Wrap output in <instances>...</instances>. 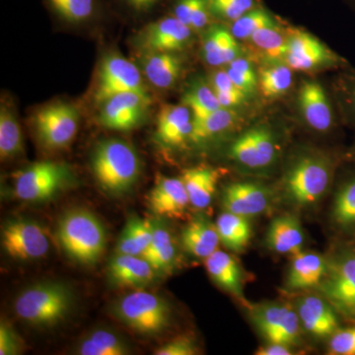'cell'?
Here are the masks:
<instances>
[{
	"mask_svg": "<svg viewBox=\"0 0 355 355\" xmlns=\"http://www.w3.org/2000/svg\"><path fill=\"white\" fill-rule=\"evenodd\" d=\"M24 153L22 132L15 113L2 104L0 108V157L2 160L17 157Z\"/></svg>",
	"mask_w": 355,
	"mask_h": 355,
	"instance_id": "34",
	"label": "cell"
},
{
	"mask_svg": "<svg viewBox=\"0 0 355 355\" xmlns=\"http://www.w3.org/2000/svg\"><path fill=\"white\" fill-rule=\"evenodd\" d=\"M114 316L132 330L144 335H157L167 328L170 309L164 299L146 291H135L116 301Z\"/></svg>",
	"mask_w": 355,
	"mask_h": 355,
	"instance_id": "5",
	"label": "cell"
},
{
	"mask_svg": "<svg viewBox=\"0 0 355 355\" xmlns=\"http://www.w3.org/2000/svg\"><path fill=\"white\" fill-rule=\"evenodd\" d=\"M58 237L65 254L83 265H94L106 249V230L102 222L83 209L70 210L60 218Z\"/></svg>",
	"mask_w": 355,
	"mask_h": 355,
	"instance_id": "2",
	"label": "cell"
},
{
	"mask_svg": "<svg viewBox=\"0 0 355 355\" xmlns=\"http://www.w3.org/2000/svg\"><path fill=\"white\" fill-rule=\"evenodd\" d=\"M328 261L321 254L313 252H298L293 254L286 288L288 291H300L319 286L326 275Z\"/></svg>",
	"mask_w": 355,
	"mask_h": 355,
	"instance_id": "22",
	"label": "cell"
},
{
	"mask_svg": "<svg viewBox=\"0 0 355 355\" xmlns=\"http://www.w3.org/2000/svg\"><path fill=\"white\" fill-rule=\"evenodd\" d=\"M150 105L148 93L125 92L112 96L99 105L100 123L114 132H130L144 121Z\"/></svg>",
	"mask_w": 355,
	"mask_h": 355,
	"instance_id": "14",
	"label": "cell"
},
{
	"mask_svg": "<svg viewBox=\"0 0 355 355\" xmlns=\"http://www.w3.org/2000/svg\"><path fill=\"white\" fill-rule=\"evenodd\" d=\"M291 67L286 62L266 64L260 70L259 86L266 98H275L286 94L293 81Z\"/></svg>",
	"mask_w": 355,
	"mask_h": 355,
	"instance_id": "37",
	"label": "cell"
},
{
	"mask_svg": "<svg viewBox=\"0 0 355 355\" xmlns=\"http://www.w3.org/2000/svg\"><path fill=\"white\" fill-rule=\"evenodd\" d=\"M181 179L188 191L191 205L200 209L209 207L216 193L218 171L214 168L198 166L184 170Z\"/></svg>",
	"mask_w": 355,
	"mask_h": 355,
	"instance_id": "28",
	"label": "cell"
},
{
	"mask_svg": "<svg viewBox=\"0 0 355 355\" xmlns=\"http://www.w3.org/2000/svg\"><path fill=\"white\" fill-rule=\"evenodd\" d=\"M220 242L233 252H242L252 237L249 218L232 212L224 211L216 222Z\"/></svg>",
	"mask_w": 355,
	"mask_h": 355,
	"instance_id": "31",
	"label": "cell"
},
{
	"mask_svg": "<svg viewBox=\"0 0 355 355\" xmlns=\"http://www.w3.org/2000/svg\"><path fill=\"white\" fill-rule=\"evenodd\" d=\"M349 155H350V158H352V160H354L355 162V142H354V147H352V153H350Z\"/></svg>",
	"mask_w": 355,
	"mask_h": 355,
	"instance_id": "53",
	"label": "cell"
},
{
	"mask_svg": "<svg viewBox=\"0 0 355 355\" xmlns=\"http://www.w3.org/2000/svg\"><path fill=\"white\" fill-rule=\"evenodd\" d=\"M46 230L29 219H13L1 231V246L14 260L32 261L43 258L50 250Z\"/></svg>",
	"mask_w": 355,
	"mask_h": 355,
	"instance_id": "10",
	"label": "cell"
},
{
	"mask_svg": "<svg viewBox=\"0 0 355 355\" xmlns=\"http://www.w3.org/2000/svg\"><path fill=\"white\" fill-rule=\"evenodd\" d=\"M73 304L71 291L62 282H44L28 287L14 301L16 316L35 327L62 322Z\"/></svg>",
	"mask_w": 355,
	"mask_h": 355,
	"instance_id": "3",
	"label": "cell"
},
{
	"mask_svg": "<svg viewBox=\"0 0 355 355\" xmlns=\"http://www.w3.org/2000/svg\"><path fill=\"white\" fill-rule=\"evenodd\" d=\"M193 114L188 107L167 104L161 107L156 125V140L165 147H178L191 139Z\"/></svg>",
	"mask_w": 355,
	"mask_h": 355,
	"instance_id": "20",
	"label": "cell"
},
{
	"mask_svg": "<svg viewBox=\"0 0 355 355\" xmlns=\"http://www.w3.org/2000/svg\"><path fill=\"white\" fill-rule=\"evenodd\" d=\"M258 355H291V347L286 345H280V343H268L266 347H261L257 352Z\"/></svg>",
	"mask_w": 355,
	"mask_h": 355,
	"instance_id": "51",
	"label": "cell"
},
{
	"mask_svg": "<svg viewBox=\"0 0 355 355\" xmlns=\"http://www.w3.org/2000/svg\"><path fill=\"white\" fill-rule=\"evenodd\" d=\"M222 202L226 211L249 218L266 212L272 198L270 191L261 184L238 182L226 187Z\"/></svg>",
	"mask_w": 355,
	"mask_h": 355,
	"instance_id": "16",
	"label": "cell"
},
{
	"mask_svg": "<svg viewBox=\"0 0 355 355\" xmlns=\"http://www.w3.org/2000/svg\"><path fill=\"white\" fill-rule=\"evenodd\" d=\"M252 320L261 335L268 343L297 345L301 323L297 312L280 303L268 302L257 305L251 312Z\"/></svg>",
	"mask_w": 355,
	"mask_h": 355,
	"instance_id": "11",
	"label": "cell"
},
{
	"mask_svg": "<svg viewBox=\"0 0 355 355\" xmlns=\"http://www.w3.org/2000/svg\"><path fill=\"white\" fill-rule=\"evenodd\" d=\"M148 205L159 216L182 218L191 205L183 180L159 176L149 193Z\"/></svg>",
	"mask_w": 355,
	"mask_h": 355,
	"instance_id": "18",
	"label": "cell"
},
{
	"mask_svg": "<svg viewBox=\"0 0 355 355\" xmlns=\"http://www.w3.org/2000/svg\"><path fill=\"white\" fill-rule=\"evenodd\" d=\"M229 154L243 167L263 169L275 162L279 154V144L268 125H257L234 140Z\"/></svg>",
	"mask_w": 355,
	"mask_h": 355,
	"instance_id": "13",
	"label": "cell"
},
{
	"mask_svg": "<svg viewBox=\"0 0 355 355\" xmlns=\"http://www.w3.org/2000/svg\"><path fill=\"white\" fill-rule=\"evenodd\" d=\"M108 272L116 286L141 288L153 282L156 272L144 257L116 254L110 261Z\"/></svg>",
	"mask_w": 355,
	"mask_h": 355,
	"instance_id": "21",
	"label": "cell"
},
{
	"mask_svg": "<svg viewBox=\"0 0 355 355\" xmlns=\"http://www.w3.org/2000/svg\"><path fill=\"white\" fill-rule=\"evenodd\" d=\"M22 343L10 324L1 321L0 324V355L19 354Z\"/></svg>",
	"mask_w": 355,
	"mask_h": 355,
	"instance_id": "46",
	"label": "cell"
},
{
	"mask_svg": "<svg viewBox=\"0 0 355 355\" xmlns=\"http://www.w3.org/2000/svg\"><path fill=\"white\" fill-rule=\"evenodd\" d=\"M142 257L156 272H171L176 265L177 248L167 228L154 224L153 241Z\"/></svg>",
	"mask_w": 355,
	"mask_h": 355,
	"instance_id": "29",
	"label": "cell"
},
{
	"mask_svg": "<svg viewBox=\"0 0 355 355\" xmlns=\"http://www.w3.org/2000/svg\"><path fill=\"white\" fill-rule=\"evenodd\" d=\"M123 6L135 14H146L153 11L163 0H120Z\"/></svg>",
	"mask_w": 355,
	"mask_h": 355,
	"instance_id": "49",
	"label": "cell"
},
{
	"mask_svg": "<svg viewBox=\"0 0 355 355\" xmlns=\"http://www.w3.org/2000/svg\"><path fill=\"white\" fill-rule=\"evenodd\" d=\"M142 70L146 78L159 89H169L176 84L183 70V62L175 53H144Z\"/></svg>",
	"mask_w": 355,
	"mask_h": 355,
	"instance_id": "25",
	"label": "cell"
},
{
	"mask_svg": "<svg viewBox=\"0 0 355 355\" xmlns=\"http://www.w3.org/2000/svg\"><path fill=\"white\" fill-rule=\"evenodd\" d=\"M266 242L279 254H297L304 244V232L297 217L282 214L275 217L266 232Z\"/></svg>",
	"mask_w": 355,
	"mask_h": 355,
	"instance_id": "23",
	"label": "cell"
},
{
	"mask_svg": "<svg viewBox=\"0 0 355 355\" xmlns=\"http://www.w3.org/2000/svg\"><path fill=\"white\" fill-rule=\"evenodd\" d=\"M70 179L67 165L53 161H42L28 166L15 175L14 193L27 202L51 200Z\"/></svg>",
	"mask_w": 355,
	"mask_h": 355,
	"instance_id": "7",
	"label": "cell"
},
{
	"mask_svg": "<svg viewBox=\"0 0 355 355\" xmlns=\"http://www.w3.org/2000/svg\"><path fill=\"white\" fill-rule=\"evenodd\" d=\"M279 23L275 16L261 4L232 22L230 31L237 40H249L257 30Z\"/></svg>",
	"mask_w": 355,
	"mask_h": 355,
	"instance_id": "41",
	"label": "cell"
},
{
	"mask_svg": "<svg viewBox=\"0 0 355 355\" xmlns=\"http://www.w3.org/2000/svg\"><path fill=\"white\" fill-rule=\"evenodd\" d=\"M212 86L214 92H228V91L236 90L239 89L231 80L230 76H228L227 71L225 70H220L217 71L212 76Z\"/></svg>",
	"mask_w": 355,
	"mask_h": 355,
	"instance_id": "50",
	"label": "cell"
},
{
	"mask_svg": "<svg viewBox=\"0 0 355 355\" xmlns=\"http://www.w3.org/2000/svg\"><path fill=\"white\" fill-rule=\"evenodd\" d=\"M257 6V0H210L212 17L230 22H234Z\"/></svg>",
	"mask_w": 355,
	"mask_h": 355,
	"instance_id": "42",
	"label": "cell"
},
{
	"mask_svg": "<svg viewBox=\"0 0 355 355\" xmlns=\"http://www.w3.org/2000/svg\"><path fill=\"white\" fill-rule=\"evenodd\" d=\"M172 15L191 30L200 31L207 27L212 16L210 0H174Z\"/></svg>",
	"mask_w": 355,
	"mask_h": 355,
	"instance_id": "39",
	"label": "cell"
},
{
	"mask_svg": "<svg viewBox=\"0 0 355 355\" xmlns=\"http://www.w3.org/2000/svg\"><path fill=\"white\" fill-rule=\"evenodd\" d=\"M205 266L209 277L217 286L236 297H244L242 268L231 254L216 250L205 259Z\"/></svg>",
	"mask_w": 355,
	"mask_h": 355,
	"instance_id": "24",
	"label": "cell"
},
{
	"mask_svg": "<svg viewBox=\"0 0 355 355\" xmlns=\"http://www.w3.org/2000/svg\"><path fill=\"white\" fill-rule=\"evenodd\" d=\"M125 92L147 93L141 72L118 53L106 55L100 64L94 100L101 105L112 96Z\"/></svg>",
	"mask_w": 355,
	"mask_h": 355,
	"instance_id": "9",
	"label": "cell"
},
{
	"mask_svg": "<svg viewBox=\"0 0 355 355\" xmlns=\"http://www.w3.org/2000/svg\"><path fill=\"white\" fill-rule=\"evenodd\" d=\"M329 352L334 355H355V324L340 329L331 336Z\"/></svg>",
	"mask_w": 355,
	"mask_h": 355,
	"instance_id": "43",
	"label": "cell"
},
{
	"mask_svg": "<svg viewBox=\"0 0 355 355\" xmlns=\"http://www.w3.org/2000/svg\"><path fill=\"white\" fill-rule=\"evenodd\" d=\"M349 2L350 4H352V6L355 8V0H349Z\"/></svg>",
	"mask_w": 355,
	"mask_h": 355,
	"instance_id": "54",
	"label": "cell"
},
{
	"mask_svg": "<svg viewBox=\"0 0 355 355\" xmlns=\"http://www.w3.org/2000/svg\"><path fill=\"white\" fill-rule=\"evenodd\" d=\"M228 76H230L231 80L237 86L240 90L243 91L245 94L249 96L256 90L258 85V79L251 78V77L245 76L241 72L233 69L232 67H228L226 69Z\"/></svg>",
	"mask_w": 355,
	"mask_h": 355,
	"instance_id": "47",
	"label": "cell"
},
{
	"mask_svg": "<svg viewBox=\"0 0 355 355\" xmlns=\"http://www.w3.org/2000/svg\"><path fill=\"white\" fill-rule=\"evenodd\" d=\"M300 113L308 125L317 132H327L334 127L333 107L323 86L315 80L304 81L298 95Z\"/></svg>",
	"mask_w": 355,
	"mask_h": 355,
	"instance_id": "17",
	"label": "cell"
},
{
	"mask_svg": "<svg viewBox=\"0 0 355 355\" xmlns=\"http://www.w3.org/2000/svg\"><path fill=\"white\" fill-rule=\"evenodd\" d=\"M153 229L154 223L148 219L130 217L119 239L116 254L142 257L153 241Z\"/></svg>",
	"mask_w": 355,
	"mask_h": 355,
	"instance_id": "30",
	"label": "cell"
},
{
	"mask_svg": "<svg viewBox=\"0 0 355 355\" xmlns=\"http://www.w3.org/2000/svg\"><path fill=\"white\" fill-rule=\"evenodd\" d=\"M340 96L343 113L355 125V71L349 72L340 79Z\"/></svg>",
	"mask_w": 355,
	"mask_h": 355,
	"instance_id": "44",
	"label": "cell"
},
{
	"mask_svg": "<svg viewBox=\"0 0 355 355\" xmlns=\"http://www.w3.org/2000/svg\"><path fill=\"white\" fill-rule=\"evenodd\" d=\"M331 217L338 228L355 233V175L345 180L336 191Z\"/></svg>",
	"mask_w": 355,
	"mask_h": 355,
	"instance_id": "36",
	"label": "cell"
},
{
	"mask_svg": "<svg viewBox=\"0 0 355 355\" xmlns=\"http://www.w3.org/2000/svg\"><path fill=\"white\" fill-rule=\"evenodd\" d=\"M183 104L191 110L193 116H202L222 108L214 88L202 81L191 84L184 92Z\"/></svg>",
	"mask_w": 355,
	"mask_h": 355,
	"instance_id": "40",
	"label": "cell"
},
{
	"mask_svg": "<svg viewBox=\"0 0 355 355\" xmlns=\"http://www.w3.org/2000/svg\"><path fill=\"white\" fill-rule=\"evenodd\" d=\"M33 123L43 146L50 149H62L69 146L76 137L79 112L69 103H53L37 111Z\"/></svg>",
	"mask_w": 355,
	"mask_h": 355,
	"instance_id": "8",
	"label": "cell"
},
{
	"mask_svg": "<svg viewBox=\"0 0 355 355\" xmlns=\"http://www.w3.org/2000/svg\"><path fill=\"white\" fill-rule=\"evenodd\" d=\"M237 116L232 109L220 108L202 116H193L191 141L196 144L207 141L225 132L234 125Z\"/></svg>",
	"mask_w": 355,
	"mask_h": 355,
	"instance_id": "33",
	"label": "cell"
},
{
	"mask_svg": "<svg viewBox=\"0 0 355 355\" xmlns=\"http://www.w3.org/2000/svg\"><path fill=\"white\" fill-rule=\"evenodd\" d=\"M284 62L294 71H311L321 67H343L347 62L310 33L294 29L289 33Z\"/></svg>",
	"mask_w": 355,
	"mask_h": 355,
	"instance_id": "12",
	"label": "cell"
},
{
	"mask_svg": "<svg viewBox=\"0 0 355 355\" xmlns=\"http://www.w3.org/2000/svg\"><path fill=\"white\" fill-rule=\"evenodd\" d=\"M130 349L127 343L110 331L98 330L79 343L77 354L80 355H127Z\"/></svg>",
	"mask_w": 355,
	"mask_h": 355,
	"instance_id": "38",
	"label": "cell"
},
{
	"mask_svg": "<svg viewBox=\"0 0 355 355\" xmlns=\"http://www.w3.org/2000/svg\"><path fill=\"white\" fill-rule=\"evenodd\" d=\"M319 287L336 312L347 320H355V245L342 248L328 261Z\"/></svg>",
	"mask_w": 355,
	"mask_h": 355,
	"instance_id": "6",
	"label": "cell"
},
{
	"mask_svg": "<svg viewBox=\"0 0 355 355\" xmlns=\"http://www.w3.org/2000/svg\"><path fill=\"white\" fill-rule=\"evenodd\" d=\"M191 31L188 25L170 15L147 24L137 37V48L142 53L183 51L190 43Z\"/></svg>",
	"mask_w": 355,
	"mask_h": 355,
	"instance_id": "15",
	"label": "cell"
},
{
	"mask_svg": "<svg viewBox=\"0 0 355 355\" xmlns=\"http://www.w3.org/2000/svg\"><path fill=\"white\" fill-rule=\"evenodd\" d=\"M91 169L103 191L123 196L139 181L141 161L135 147L125 140L105 139L93 150Z\"/></svg>",
	"mask_w": 355,
	"mask_h": 355,
	"instance_id": "1",
	"label": "cell"
},
{
	"mask_svg": "<svg viewBox=\"0 0 355 355\" xmlns=\"http://www.w3.org/2000/svg\"><path fill=\"white\" fill-rule=\"evenodd\" d=\"M297 314L301 326L317 338H329L340 330L335 308L324 297L306 295L298 301Z\"/></svg>",
	"mask_w": 355,
	"mask_h": 355,
	"instance_id": "19",
	"label": "cell"
},
{
	"mask_svg": "<svg viewBox=\"0 0 355 355\" xmlns=\"http://www.w3.org/2000/svg\"><path fill=\"white\" fill-rule=\"evenodd\" d=\"M289 34H284L279 23L265 26L250 37L254 49L265 58L266 64L282 62L286 58Z\"/></svg>",
	"mask_w": 355,
	"mask_h": 355,
	"instance_id": "32",
	"label": "cell"
},
{
	"mask_svg": "<svg viewBox=\"0 0 355 355\" xmlns=\"http://www.w3.org/2000/svg\"><path fill=\"white\" fill-rule=\"evenodd\" d=\"M182 243L184 249L193 256L207 259L218 250L221 242L216 224L205 217H197L184 229Z\"/></svg>",
	"mask_w": 355,
	"mask_h": 355,
	"instance_id": "27",
	"label": "cell"
},
{
	"mask_svg": "<svg viewBox=\"0 0 355 355\" xmlns=\"http://www.w3.org/2000/svg\"><path fill=\"white\" fill-rule=\"evenodd\" d=\"M216 94L217 99L220 103V106L225 109H232L239 106L246 100L248 96L240 89L228 91V92H217Z\"/></svg>",
	"mask_w": 355,
	"mask_h": 355,
	"instance_id": "48",
	"label": "cell"
},
{
	"mask_svg": "<svg viewBox=\"0 0 355 355\" xmlns=\"http://www.w3.org/2000/svg\"><path fill=\"white\" fill-rule=\"evenodd\" d=\"M53 15L72 25L84 24L99 11L98 0H44Z\"/></svg>",
	"mask_w": 355,
	"mask_h": 355,
	"instance_id": "35",
	"label": "cell"
},
{
	"mask_svg": "<svg viewBox=\"0 0 355 355\" xmlns=\"http://www.w3.org/2000/svg\"><path fill=\"white\" fill-rule=\"evenodd\" d=\"M333 170V162L327 156L308 154L298 158L284 177L287 197L299 207L314 205L330 188Z\"/></svg>",
	"mask_w": 355,
	"mask_h": 355,
	"instance_id": "4",
	"label": "cell"
},
{
	"mask_svg": "<svg viewBox=\"0 0 355 355\" xmlns=\"http://www.w3.org/2000/svg\"><path fill=\"white\" fill-rule=\"evenodd\" d=\"M198 349L193 338L181 336L173 338L155 350V355H195Z\"/></svg>",
	"mask_w": 355,
	"mask_h": 355,
	"instance_id": "45",
	"label": "cell"
},
{
	"mask_svg": "<svg viewBox=\"0 0 355 355\" xmlns=\"http://www.w3.org/2000/svg\"><path fill=\"white\" fill-rule=\"evenodd\" d=\"M237 39L232 33L220 25H212L203 40L202 55L205 62L214 67H221L240 57Z\"/></svg>",
	"mask_w": 355,
	"mask_h": 355,
	"instance_id": "26",
	"label": "cell"
},
{
	"mask_svg": "<svg viewBox=\"0 0 355 355\" xmlns=\"http://www.w3.org/2000/svg\"><path fill=\"white\" fill-rule=\"evenodd\" d=\"M228 67H232L233 69L237 70V71L241 72V73L251 77V78L258 79L256 73H254L251 62L249 60H245V58L241 57L237 58L232 62H230Z\"/></svg>",
	"mask_w": 355,
	"mask_h": 355,
	"instance_id": "52",
	"label": "cell"
}]
</instances>
